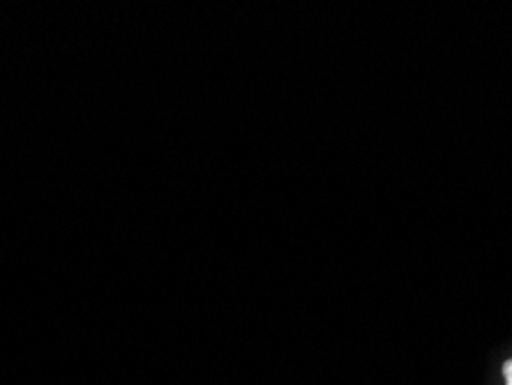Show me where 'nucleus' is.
I'll list each match as a JSON object with an SVG mask.
<instances>
[{"label":"nucleus","mask_w":512,"mask_h":385,"mask_svg":"<svg viewBox=\"0 0 512 385\" xmlns=\"http://www.w3.org/2000/svg\"><path fill=\"white\" fill-rule=\"evenodd\" d=\"M501 374H503V385H512V358L503 362Z\"/></svg>","instance_id":"f257e3e1"}]
</instances>
